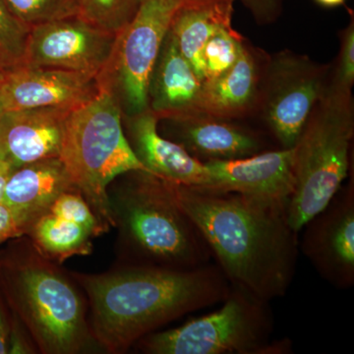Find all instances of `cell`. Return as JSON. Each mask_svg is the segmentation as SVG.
<instances>
[{"label": "cell", "instance_id": "obj_1", "mask_svg": "<svg viewBox=\"0 0 354 354\" xmlns=\"http://www.w3.org/2000/svg\"><path fill=\"white\" fill-rule=\"evenodd\" d=\"M174 189L230 286L268 302L285 297L299 254L288 206L196 186Z\"/></svg>", "mask_w": 354, "mask_h": 354}, {"label": "cell", "instance_id": "obj_2", "mask_svg": "<svg viewBox=\"0 0 354 354\" xmlns=\"http://www.w3.org/2000/svg\"><path fill=\"white\" fill-rule=\"evenodd\" d=\"M88 304L101 351L127 353L146 335L181 317L220 304L230 290L216 265L174 270L118 262L97 274L71 272Z\"/></svg>", "mask_w": 354, "mask_h": 354}, {"label": "cell", "instance_id": "obj_3", "mask_svg": "<svg viewBox=\"0 0 354 354\" xmlns=\"http://www.w3.org/2000/svg\"><path fill=\"white\" fill-rule=\"evenodd\" d=\"M0 291L32 337L38 353L81 354L100 349L88 304L71 272L44 257L29 237L0 250Z\"/></svg>", "mask_w": 354, "mask_h": 354}, {"label": "cell", "instance_id": "obj_4", "mask_svg": "<svg viewBox=\"0 0 354 354\" xmlns=\"http://www.w3.org/2000/svg\"><path fill=\"white\" fill-rule=\"evenodd\" d=\"M108 196L118 230V262L191 270L213 259L201 232L177 201L174 183L133 171L109 184Z\"/></svg>", "mask_w": 354, "mask_h": 354}, {"label": "cell", "instance_id": "obj_5", "mask_svg": "<svg viewBox=\"0 0 354 354\" xmlns=\"http://www.w3.org/2000/svg\"><path fill=\"white\" fill-rule=\"evenodd\" d=\"M353 133L351 92L330 84L295 146V188L286 214L295 232L329 204L348 176Z\"/></svg>", "mask_w": 354, "mask_h": 354}, {"label": "cell", "instance_id": "obj_6", "mask_svg": "<svg viewBox=\"0 0 354 354\" xmlns=\"http://www.w3.org/2000/svg\"><path fill=\"white\" fill-rule=\"evenodd\" d=\"M122 122L118 104L101 91L70 113L59 155L72 183L108 232L113 227L109 184L127 172L146 171L133 152Z\"/></svg>", "mask_w": 354, "mask_h": 354}, {"label": "cell", "instance_id": "obj_7", "mask_svg": "<svg viewBox=\"0 0 354 354\" xmlns=\"http://www.w3.org/2000/svg\"><path fill=\"white\" fill-rule=\"evenodd\" d=\"M212 313L174 329L157 330L132 349L145 354H288V339L272 341L270 302L232 288Z\"/></svg>", "mask_w": 354, "mask_h": 354}, {"label": "cell", "instance_id": "obj_8", "mask_svg": "<svg viewBox=\"0 0 354 354\" xmlns=\"http://www.w3.org/2000/svg\"><path fill=\"white\" fill-rule=\"evenodd\" d=\"M180 6L178 0H143L132 20L116 32L108 62L95 78L122 118L148 111L151 76Z\"/></svg>", "mask_w": 354, "mask_h": 354}, {"label": "cell", "instance_id": "obj_9", "mask_svg": "<svg viewBox=\"0 0 354 354\" xmlns=\"http://www.w3.org/2000/svg\"><path fill=\"white\" fill-rule=\"evenodd\" d=\"M266 81V121L281 148H293L327 88L325 70L308 57L286 51L272 58Z\"/></svg>", "mask_w": 354, "mask_h": 354}, {"label": "cell", "instance_id": "obj_10", "mask_svg": "<svg viewBox=\"0 0 354 354\" xmlns=\"http://www.w3.org/2000/svg\"><path fill=\"white\" fill-rule=\"evenodd\" d=\"M115 34L79 15L30 29L22 64L80 72L97 77L108 62Z\"/></svg>", "mask_w": 354, "mask_h": 354}, {"label": "cell", "instance_id": "obj_11", "mask_svg": "<svg viewBox=\"0 0 354 354\" xmlns=\"http://www.w3.org/2000/svg\"><path fill=\"white\" fill-rule=\"evenodd\" d=\"M299 250L327 283L337 290L354 286L353 178L302 227Z\"/></svg>", "mask_w": 354, "mask_h": 354}, {"label": "cell", "instance_id": "obj_12", "mask_svg": "<svg viewBox=\"0 0 354 354\" xmlns=\"http://www.w3.org/2000/svg\"><path fill=\"white\" fill-rule=\"evenodd\" d=\"M204 164L209 177L204 188L209 189L288 206L295 188V147Z\"/></svg>", "mask_w": 354, "mask_h": 354}, {"label": "cell", "instance_id": "obj_13", "mask_svg": "<svg viewBox=\"0 0 354 354\" xmlns=\"http://www.w3.org/2000/svg\"><path fill=\"white\" fill-rule=\"evenodd\" d=\"M101 92L90 74L19 64L0 81L6 111L39 108L75 109Z\"/></svg>", "mask_w": 354, "mask_h": 354}, {"label": "cell", "instance_id": "obj_14", "mask_svg": "<svg viewBox=\"0 0 354 354\" xmlns=\"http://www.w3.org/2000/svg\"><path fill=\"white\" fill-rule=\"evenodd\" d=\"M73 109L6 111L0 118V160L12 169L59 158L67 118Z\"/></svg>", "mask_w": 354, "mask_h": 354}, {"label": "cell", "instance_id": "obj_15", "mask_svg": "<svg viewBox=\"0 0 354 354\" xmlns=\"http://www.w3.org/2000/svg\"><path fill=\"white\" fill-rule=\"evenodd\" d=\"M133 152L146 171L180 185L208 187L209 177L204 162L192 157L183 146L162 136L158 118L151 111L122 118Z\"/></svg>", "mask_w": 354, "mask_h": 354}, {"label": "cell", "instance_id": "obj_16", "mask_svg": "<svg viewBox=\"0 0 354 354\" xmlns=\"http://www.w3.org/2000/svg\"><path fill=\"white\" fill-rule=\"evenodd\" d=\"M202 87V81L169 30L151 76L149 109L160 120L199 114Z\"/></svg>", "mask_w": 354, "mask_h": 354}, {"label": "cell", "instance_id": "obj_17", "mask_svg": "<svg viewBox=\"0 0 354 354\" xmlns=\"http://www.w3.org/2000/svg\"><path fill=\"white\" fill-rule=\"evenodd\" d=\"M169 121L171 136L165 137L202 162L246 158L262 150L254 133L221 118L199 113Z\"/></svg>", "mask_w": 354, "mask_h": 354}, {"label": "cell", "instance_id": "obj_18", "mask_svg": "<svg viewBox=\"0 0 354 354\" xmlns=\"http://www.w3.org/2000/svg\"><path fill=\"white\" fill-rule=\"evenodd\" d=\"M74 190L76 187L62 160L44 158L11 171L1 202L25 221L30 232L60 195Z\"/></svg>", "mask_w": 354, "mask_h": 354}, {"label": "cell", "instance_id": "obj_19", "mask_svg": "<svg viewBox=\"0 0 354 354\" xmlns=\"http://www.w3.org/2000/svg\"><path fill=\"white\" fill-rule=\"evenodd\" d=\"M260 81L257 62L244 46L227 72L203 83L199 113L221 120L241 115L255 104Z\"/></svg>", "mask_w": 354, "mask_h": 354}, {"label": "cell", "instance_id": "obj_20", "mask_svg": "<svg viewBox=\"0 0 354 354\" xmlns=\"http://www.w3.org/2000/svg\"><path fill=\"white\" fill-rule=\"evenodd\" d=\"M234 2V0H220L181 6L171 21L169 31L202 83L203 48L216 29L232 25Z\"/></svg>", "mask_w": 354, "mask_h": 354}, {"label": "cell", "instance_id": "obj_21", "mask_svg": "<svg viewBox=\"0 0 354 354\" xmlns=\"http://www.w3.org/2000/svg\"><path fill=\"white\" fill-rule=\"evenodd\" d=\"M26 236L44 257L62 265L75 256L93 252L94 235L86 228L48 212L32 225Z\"/></svg>", "mask_w": 354, "mask_h": 354}, {"label": "cell", "instance_id": "obj_22", "mask_svg": "<svg viewBox=\"0 0 354 354\" xmlns=\"http://www.w3.org/2000/svg\"><path fill=\"white\" fill-rule=\"evenodd\" d=\"M243 46L241 37L232 25L216 29L203 48V83L227 72L236 62Z\"/></svg>", "mask_w": 354, "mask_h": 354}, {"label": "cell", "instance_id": "obj_23", "mask_svg": "<svg viewBox=\"0 0 354 354\" xmlns=\"http://www.w3.org/2000/svg\"><path fill=\"white\" fill-rule=\"evenodd\" d=\"M143 0H77L78 15L115 34L128 24Z\"/></svg>", "mask_w": 354, "mask_h": 354}, {"label": "cell", "instance_id": "obj_24", "mask_svg": "<svg viewBox=\"0 0 354 354\" xmlns=\"http://www.w3.org/2000/svg\"><path fill=\"white\" fill-rule=\"evenodd\" d=\"M29 29L50 21L78 15L77 0H6Z\"/></svg>", "mask_w": 354, "mask_h": 354}, {"label": "cell", "instance_id": "obj_25", "mask_svg": "<svg viewBox=\"0 0 354 354\" xmlns=\"http://www.w3.org/2000/svg\"><path fill=\"white\" fill-rule=\"evenodd\" d=\"M30 29L0 0V55L13 66L22 64Z\"/></svg>", "mask_w": 354, "mask_h": 354}, {"label": "cell", "instance_id": "obj_26", "mask_svg": "<svg viewBox=\"0 0 354 354\" xmlns=\"http://www.w3.org/2000/svg\"><path fill=\"white\" fill-rule=\"evenodd\" d=\"M48 212L58 218L86 228L95 237L108 232L79 191H68L60 195L53 203Z\"/></svg>", "mask_w": 354, "mask_h": 354}, {"label": "cell", "instance_id": "obj_27", "mask_svg": "<svg viewBox=\"0 0 354 354\" xmlns=\"http://www.w3.org/2000/svg\"><path fill=\"white\" fill-rule=\"evenodd\" d=\"M354 83V23L353 17L342 35L341 50L335 71L333 86L351 92Z\"/></svg>", "mask_w": 354, "mask_h": 354}, {"label": "cell", "instance_id": "obj_28", "mask_svg": "<svg viewBox=\"0 0 354 354\" xmlns=\"http://www.w3.org/2000/svg\"><path fill=\"white\" fill-rule=\"evenodd\" d=\"M8 353H38L29 333L10 309H9Z\"/></svg>", "mask_w": 354, "mask_h": 354}, {"label": "cell", "instance_id": "obj_29", "mask_svg": "<svg viewBox=\"0 0 354 354\" xmlns=\"http://www.w3.org/2000/svg\"><path fill=\"white\" fill-rule=\"evenodd\" d=\"M29 227L13 209L0 202V244L16 237L24 236Z\"/></svg>", "mask_w": 354, "mask_h": 354}, {"label": "cell", "instance_id": "obj_30", "mask_svg": "<svg viewBox=\"0 0 354 354\" xmlns=\"http://www.w3.org/2000/svg\"><path fill=\"white\" fill-rule=\"evenodd\" d=\"M243 2L257 17L263 19L271 18L279 6V0H243Z\"/></svg>", "mask_w": 354, "mask_h": 354}, {"label": "cell", "instance_id": "obj_31", "mask_svg": "<svg viewBox=\"0 0 354 354\" xmlns=\"http://www.w3.org/2000/svg\"><path fill=\"white\" fill-rule=\"evenodd\" d=\"M9 309L0 291V354L8 353Z\"/></svg>", "mask_w": 354, "mask_h": 354}, {"label": "cell", "instance_id": "obj_32", "mask_svg": "<svg viewBox=\"0 0 354 354\" xmlns=\"http://www.w3.org/2000/svg\"><path fill=\"white\" fill-rule=\"evenodd\" d=\"M13 169L10 165L6 164L3 160H0V202L2 201V197H3L4 188H6L7 179H8Z\"/></svg>", "mask_w": 354, "mask_h": 354}, {"label": "cell", "instance_id": "obj_33", "mask_svg": "<svg viewBox=\"0 0 354 354\" xmlns=\"http://www.w3.org/2000/svg\"><path fill=\"white\" fill-rule=\"evenodd\" d=\"M12 64H9L7 60L4 59L3 57L0 55V81L3 79V77L6 75L7 72L9 71V70H11L13 68Z\"/></svg>", "mask_w": 354, "mask_h": 354}, {"label": "cell", "instance_id": "obj_34", "mask_svg": "<svg viewBox=\"0 0 354 354\" xmlns=\"http://www.w3.org/2000/svg\"><path fill=\"white\" fill-rule=\"evenodd\" d=\"M315 1L324 7H337L342 6L346 0H315Z\"/></svg>", "mask_w": 354, "mask_h": 354}, {"label": "cell", "instance_id": "obj_35", "mask_svg": "<svg viewBox=\"0 0 354 354\" xmlns=\"http://www.w3.org/2000/svg\"><path fill=\"white\" fill-rule=\"evenodd\" d=\"M181 6H187V4L204 3V2L220 1V0H178Z\"/></svg>", "mask_w": 354, "mask_h": 354}, {"label": "cell", "instance_id": "obj_36", "mask_svg": "<svg viewBox=\"0 0 354 354\" xmlns=\"http://www.w3.org/2000/svg\"><path fill=\"white\" fill-rule=\"evenodd\" d=\"M4 111H6V109H4L3 102H2L1 95H0V118H1Z\"/></svg>", "mask_w": 354, "mask_h": 354}]
</instances>
